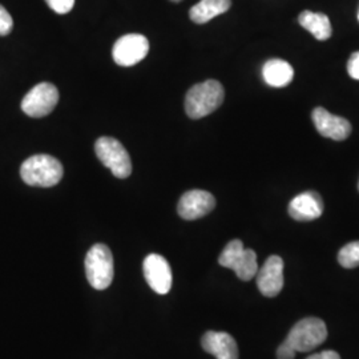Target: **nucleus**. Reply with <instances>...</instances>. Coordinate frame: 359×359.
<instances>
[{
    "mask_svg": "<svg viewBox=\"0 0 359 359\" xmlns=\"http://www.w3.org/2000/svg\"><path fill=\"white\" fill-rule=\"evenodd\" d=\"M86 276L96 290H105L114 281V256L107 245H93L86 256Z\"/></svg>",
    "mask_w": 359,
    "mask_h": 359,
    "instance_id": "4",
    "label": "nucleus"
},
{
    "mask_svg": "<svg viewBox=\"0 0 359 359\" xmlns=\"http://www.w3.org/2000/svg\"><path fill=\"white\" fill-rule=\"evenodd\" d=\"M206 353L217 359H238V346L231 334L224 332H208L201 339Z\"/></svg>",
    "mask_w": 359,
    "mask_h": 359,
    "instance_id": "14",
    "label": "nucleus"
},
{
    "mask_svg": "<svg viewBox=\"0 0 359 359\" xmlns=\"http://www.w3.org/2000/svg\"><path fill=\"white\" fill-rule=\"evenodd\" d=\"M347 72L354 80H359V52H354L347 62Z\"/></svg>",
    "mask_w": 359,
    "mask_h": 359,
    "instance_id": "21",
    "label": "nucleus"
},
{
    "mask_svg": "<svg viewBox=\"0 0 359 359\" xmlns=\"http://www.w3.org/2000/svg\"><path fill=\"white\" fill-rule=\"evenodd\" d=\"M149 52V41L140 34H129L118 39L114 46L112 56L116 65L132 67L140 63Z\"/></svg>",
    "mask_w": 359,
    "mask_h": 359,
    "instance_id": "8",
    "label": "nucleus"
},
{
    "mask_svg": "<svg viewBox=\"0 0 359 359\" xmlns=\"http://www.w3.org/2000/svg\"><path fill=\"white\" fill-rule=\"evenodd\" d=\"M142 270L147 283L154 292L161 295L169 293L173 283V276L170 265L164 257L154 253L149 255L144 259Z\"/></svg>",
    "mask_w": 359,
    "mask_h": 359,
    "instance_id": "9",
    "label": "nucleus"
},
{
    "mask_svg": "<svg viewBox=\"0 0 359 359\" xmlns=\"http://www.w3.org/2000/svg\"><path fill=\"white\" fill-rule=\"evenodd\" d=\"M99 160L117 179H127L132 172V161L124 145L114 137H100L95 144Z\"/></svg>",
    "mask_w": 359,
    "mask_h": 359,
    "instance_id": "6",
    "label": "nucleus"
},
{
    "mask_svg": "<svg viewBox=\"0 0 359 359\" xmlns=\"http://www.w3.org/2000/svg\"><path fill=\"white\" fill-rule=\"evenodd\" d=\"M306 359H341L339 354L333 350H326V351H321L317 354H313Z\"/></svg>",
    "mask_w": 359,
    "mask_h": 359,
    "instance_id": "22",
    "label": "nucleus"
},
{
    "mask_svg": "<svg viewBox=\"0 0 359 359\" xmlns=\"http://www.w3.org/2000/svg\"><path fill=\"white\" fill-rule=\"evenodd\" d=\"M172 1H175V3H179V1H181V0H172Z\"/></svg>",
    "mask_w": 359,
    "mask_h": 359,
    "instance_id": "23",
    "label": "nucleus"
},
{
    "mask_svg": "<svg viewBox=\"0 0 359 359\" xmlns=\"http://www.w3.org/2000/svg\"><path fill=\"white\" fill-rule=\"evenodd\" d=\"M59 103V90L51 83H40L25 96L22 109L29 117L50 115Z\"/></svg>",
    "mask_w": 359,
    "mask_h": 359,
    "instance_id": "7",
    "label": "nucleus"
},
{
    "mask_svg": "<svg viewBox=\"0 0 359 359\" xmlns=\"http://www.w3.org/2000/svg\"><path fill=\"white\" fill-rule=\"evenodd\" d=\"M62 163L50 154H34L22 164L20 176L29 187L51 188L63 179Z\"/></svg>",
    "mask_w": 359,
    "mask_h": 359,
    "instance_id": "2",
    "label": "nucleus"
},
{
    "mask_svg": "<svg viewBox=\"0 0 359 359\" xmlns=\"http://www.w3.org/2000/svg\"><path fill=\"white\" fill-rule=\"evenodd\" d=\"M358 20H359V11H358Z\"/></svg>",
    "mask_w": 359,
    "mask_h": 359,
    "instance_id": "24",
    "label": "nucleus"
},
{
    "mask_svg": "<svg viewBox=\"0 0 359 359\" xmlns=\"http://www.w3.org/2000/svg\"><path fill=\"white\" fill-rule=\"evenodd\" d=\"M358 189H359V184H358Z\"/></svg>",
    "mask_w": 359,
    "mask_h": 359,
    "instance_id": "25",
    "label": "nucleus"
},
{
    "mask_svg": "<svg viewBox=\"0 0 359 359\" xmlns=\"http://www.w3.org/2000/svg\"><path fill=\"white\" fill-rule=\"evenodd\" d=\"M311 117L314 127L323 137L332 139L335 142H342L346 140L351 133V124L348 123V120L341 116L333 115L325 108H316Z\"/></svg>",
    "mask_w": 359,
    "mask_h": 359,
    "instance_id": "12",
    "label": "nucleus"
},
{
    "mask_svg": "<svg viewBox=\"0 0 359 359\" xmlns=\"http://www.w3.org/2000/svg\"><path fill=\"white\" fill-rule=\"evenodd\" d=\"M231 0H201L194 4L189 16L197 25H205L218 15L226 13L231 8Z\"/></svg>",
    "mask_w": 359,
    "mask_h": 359,
    "instance_id": "16",
    "label": "nucleus"
},
{
    "mask_svg": "<svg viewBox=\"0 0 359 359\" xmlns=\"http://www.w3.org/2000/svg\"><path fill=\"white\" fill-rule=\"evenodd\" d=\"M46 3L48 4L52 11L59 15H65L74 8L75 0H46Z\"/></svg>",
    "mask_w": 359,
    "mask_h": 359,
    "instance_id": "19",
    "label": "nucleus"
},
{
    "mask_svg": "<svg viewBox=\"0 0 359 359\" xmlns=\"http://www.w3.org/2000/svg\"><path fill=\"white\" fill-rule=\"evenodd\" d=\"M257 286L261 294L277 297L283 287V261L280 256H270L264 266L257 271Z\"/></svg>",
    "mask_w": 359,
    "mask_h": 359,
    "instance_id": "11",
    "label": "nucleus"
},
{
    "mask_svg": "<svg viewBox=\"0 0 359 359\" xmlns=\"http://www.w3.org/2000/svg\"><path fill=\"white\" fill-rule=\"evenodd\" d=\"M13 20L10 13L0 6V36H7L13 31Z\"/></svg>",
    "mask_w": 359,
    "mask_h": 359,
    "instance_id": "20",
    "label": "nucleus"
},
{
    "mask_svg": "<svg viewBox=\"0 0 359 359\" xmlns=\"http://www.w3.org/2000/svg\"><path fill=\"white\" fill-rule=\"evenodd\" d=\"M262 77L270 87L283 88L292 83L294 77V69L285 60L270 59L262 67Z\"/></svg>",
    "mask_w": 359,
    "mask_h": 359,
    "instance_id": "15",
    "label": "nucleus"
},
{
    "mask_svg": "<svg viewBox=\"0 0 359 359\" xmlns=\"http://www.w3.org/2000/svg\"><path fill=\"white\" fill-rule=\"evenodd\" d=\"M323 213V201L317 192L309 191L295 196L289 204V215L295 221H313Z\"/></svg>",
    "mask_w": 359,
    "mask_h": 359,
    "instance_id": "13",
    "label": "nucleus"
},
{
    "mask_svg": "<svg viewBox=\"0 0 359 359\" xmlns=\"http://www.w3.org/2000/svg\"><path fill=\"white\" fill-rule=\"evenodd\" d=\"M327 338L326 323L316 318L308 317L297 322L287 334L286 339L277 350V358L294 359L295 353H308L322 345Z\"/></svg>",
    "mask_w": 359,
    "mask_h": 359,
    "instance_id": "1",
    "label": "nucleus"
},
{
    "mask_svg": "<svg viewBox=\"0 0 359 359\" xmlns=\"http://www.w3.org/2000/svg\"><path fill=\"white\" fill-rule=\"evenodd\" d=\"M298 22L317 40H327L332 36L330 19L323 13L304 11L299 15Z\"/></svg>",
    "mask_w": 359,
    "mask_h": 359,
    "instance_id": "17",
    "label": "nucleus"
},
{
    "mask_svg": "<svg viewBox=\"0 0 359 359\" xmlns=\"http://www.w3.org/2000/svg\"><path fill=\"white\" fill-rule=\"evenodd\" d=\"M225 90L217 80H206L193 86L185 97V112L191 118H203L213 114L224 102Z\"/></svg>",
    "mask_w": 359,
    "mask_h": 359,
    "instance_id": "3",
    "label": "nucleus"
},
{
    "mask_svg": "<svg viewBox=\"0 0 359 359\" xmlns=\"http://www.w3.org/2000/svg\"><path fill=\"white\" fill-rule=\"evenodd\" d=\"M338 262L346 269L359 266V241L345 245L338 253Z\"/></svg>",
    "mask_w": 359,
    "mask_h": 359,
    "instance_id": "18",
    "label": "nucleus"
},
{
    "mask_svg": "<svg viewBox=\"0 0 359 359\" xmlns=\"http://www.w3.org/2000/svg\"><path fill=\"white\" fill-rule=\"evenodd\" d=\"M218 264L224 268L234 270L241 281H250L258 271L256 252L245 249L240 240H233L224 248L218 258Z\"/></svg>",
    "mask_w": 359,
    "mask_h": 359,
    "instance_id": "5",
    "label": "nucleus"
},
{
    "mask_svg": "<svg viewBox=\"0 0 359 359\" xmlns=\"http://www.w3.org/2000/svg\"><path fill=\"white\" fill-rule=\"evenodd\" d=\"M215 206L216 198L212 193L201 189H193L182 194L177 205V212L180 217L193 221L209 215L215 209Z\"/></svg>",
    "mask_w": 359,
    "mask_h": 359,
    "instance_id": "10",
    "label": "nucleus"
}]
</instances>
